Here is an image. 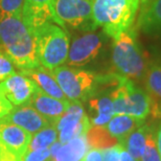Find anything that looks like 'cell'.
<instances>
[{
    "label": "cell",
    "mask_w": 161,
    "mask_h": 161,
    "mask_svg": "<svg viewBox=\"0 0 161 161\" xmlns=\"http://www.w3.org/2000/svg\"><path fill=\"white\" fill-rule=\"evenodd\" d=\"M82 161H104L103 150L89 149Z\"/></svg>",
    "instance_id": "29"
},
{
    "label": "cell",
    "mask_w": 161,
    "mask_h": 161,
    "mask_svg": "<svg viewBox=\"0 0 161 161\" xmlns=\"http://www.w3.org/2000/svg\"><path fill=\"white\" fill-rule=\"evenodd\" d=\"M144 124L143 119L127 114H114L106 128L112 136L117 138L121 143L134 130Z\"/></svg>",
    "instance_id": "18"
},
{
    "label": "cell",
    "mask_w": 161,
    "mask_h": 161,
    "mask_svg": "<svg viewBox=\"0 0 161 161\" xmlns=\"http://www.w3.org/2000/svg\"><path fill=\"white\" fill-rule=\"evenodd\" d=\"M33 135L22 128L0 120V153L21 161L27 152Z\"/></svg>",
    "instance_id": "10"
},
{
    "label": "cell",
    "mask_w": 161,
    "mask_h": 161,
    "mask_svg": "<svg viewBox=\"0 0 161 161\" xmlns=\"http://www.w3.org/2000/svg\"><path fill=\"white\" fill-rule=\"evenodd\" d=\"M69 104V101H61V99L51 97L37 88L28 106L33 107L38 113H40L51 125H54L60 119V117L66 112Z\"/></svg>",
    "instance_id": "14"
},
{
    "label": "cell",
    "mask_w": 161,
    "mask_h": 161,
    "mask_svg": "<svg viewBox=\"0 0 161 161\" xmlns=\"http://www.w3.org/2000/svg\"><path fill=\"white\" fill-rule=\"evenodd\" d=\"M155 0H139V2H141V5H147L150 4V3L154 2Z\"/></svg>",
    "instance_id": "33"
},
{
    "label": "cell",
    "mask_w": 161,
    "mask_h": 161,
    "mask_svg": "<svg viewBox=\"0 0 161 161\" xmlns=\"http://www.w3.org/2000/svg\"><path fill=\"white\" fill-rule=\"evenodd\" d=\"M112 64L117 73L131 80H140L147 71V60L137 40L135 28H130L113 40Z\"/></svg>",
    "instance_id": "4"
},
{
    "label": "cell",
    "mask_w": 161,
    "mask_h": 161,
    "mask_svg": "<svg viewBox=\"0 0 161 161\" xmlns=\"http://www.w3.org/2000/svg\"><path fill=\"white\" fill-rule=\"evenodd\" d=\"M51 157L50 149H39L35 151H28L25 153L21 161H45Z\"/></svg>",
    "instance_id": "26"
},
{
    "label": "cell",
    "mask_w": 161,
    "mask_h": 161,
    "mask_svg": "<svg viewBox=\"0 0 161 161\" xmlns=\"http://www.w3.org/2000/svg\"><path fill=\"white\" fill-rule=\"evenodd\" d=\"M143 80L150 98V114L154 118H161V65L153 64L147 67Z\"/></svg>",
    "instance_id": "16"
},
{
    "label": "cell",
    "mask_w": 161,
    "mask_h": 161,
    "mask_svg": "<svg viewBox=\"0 0 161 161\" xmlns=\"http://www.w3.org/2000/svg\"><path fill=\"white\" fill-rule=\"evenodd\" d=\"M54 23L75 31L97 30L92 20L91 0H53Z\"/></svg>",
    "instance_id": "7"
},
{
    "label": "cell",
    "mask_w": 161,
    "mask_h": 161,
    "mask_svg": "<svg viewBox=\"0 0 161 161\" xmlns=\"http://www.w3.org/2000/svg\"><path fill=\"white\" fill-rule=\"evenodd\" d=\"M153 125H141L139 128L134 130L125 139L120 143L125 147V151L133 157L135 160L139 161L141 155L143 153L144 147H146L147 136L152 130Z\"/></svg>",
    "instance_id": "20"
},
{
    "label": "cell",
    "mask_w": 161,
    "mask_h": 161,
    "mask_svg": "<svg viewBox=\"0 0 161 161\" xmlns=\"http://www.w3.org/2000/svg\"><path fill=\"white\" fill-rule=\"evenodd\" d=\"M119 161H137V160H135L133 157H132L130 154H129L127 151H125V147H124V149L121 150V152H120Z\"/></svg>",
    "instance_id": "30"
},
{
    "label": "cell",
    "mask_w": 161,
    "mask_h": 161,
    "mask_svg": "<svg viewBox=\"0 0 161 161\" xmlns=\"http://www.w3.org/2000/svg\"><path fill=\"white\" fill-rule=\"evenodd\" d=\"M16 72L15 65L8 57L0 53V83Z\"/></svg>",
    "instance_id": "25"
},
{
    "label": "cell",
    "mask_w": 161,
    "mask_h": 161,
    "mask_svg": "<svg viewBox=\"0 0 161 161\" xmlns=\"http://www.w3.org/2000/svg\"><path fill=\"white\" fill-rule=\"evenodd\" d=\"M25 0H0V19L22 14Z\"/></svg>",
    "instance_id": "24"
},
{
    "label": "cell",
    "mask_w": 161,
    "mask_h": 161,
    "mask_svg": "<svg viewBox=\"0 0 161 161\" xmlns=\"http://www.w3.org/2000/svg\"><path fill=\"white\" fill-rule=\"evenodd\" d=\"M45 161H53V160H51V159L49 158V159H47V160H45Z\"/></svg>",
    "instance_id": "34"
},
{
    "label": "cell",
    "mask_w": 161,
    "mask_h": 161,
    "mask_svg": "<svg viewBox=\"0 0 161 161\" xmlns=\"http://www.w3.org/2000/svg\"><path fill=\"white\" fill-rule=\"evenodd\" d=\"M122 149H124V147L119 143L115 147L103 150L104 161H119V156H120V152Z\"/></svg>",
    "instance_id": "27"
},
{
    "label": "cell",
    "mask_w": 161,
    "mask_h": 161,
    "mask_svg": "<svg viewBox=\"0 0 161 161\" xmlns=\"http://www.w3.org/2000/svg\"><path fill=\"white\" fill-rule=\"evenodd\" d=\"M53 3V0H25L21 18L31 31L46 22H54Z\"/></svg>",
    "instance_id": "13"
},
{
    "label": "cell",
    "mask_w": 161,
    "mask_h": 161,
    "mask_svg": "<svg viewBox=\"0 0 161 161\" xmlns=\"http://www.w3.org/2000/svg\"><path fill=\"white\" fill-rule=\"evenodd\" d=\"M0 161H18V160H16L15 158H13L11 156L6 155V154L0 153Z\"/></svg>",
    "instance_id": "32"
},
{
    "label": "cell",
    "mask_w": 161,
    "mask_h": 161,
    "mask_svg": "<svg viewBox=\"0 0 161 161\" xmlns=\"http://www.w3.org/2000/svg\"><path fill=\"white\" fill-rule=\"evenodd\" d=\"M139 161H161L160 154L157 149L156 143V131L155 128H152V130L147 136L146 147H144L143 153L141 155Z\"/></svg>",
    "instance_id": "23"
},
{
    "label": "cell",
    "mask_w": 161,
    "mask_h": 161,
    "mask_svg": "<svg viewBox=\"0 0 161 161\" xmlns=\"http://www.w3.org/2000/svg\"><path fill=\"white\" fill-rule=\"evenodd\" d=\"M106 38L107 36L103 31H80L70 40L66 65L80 68L93 62L101 53Z\"/></svg>",
    "instance_id": "8"
},
{
    "label": "cell",
    "mask_w": 161,
    "mask_h": 161,
    "mask_svg": "<svg viewBox=\"0 0 161 161\" xmlns=\"http://www.w3.org/2000/svg\"><path fill=\"white\" fill-rule=\"evenodd\" d=\"M86 139L90 149L106 150L119 144V140L109 133L106 127L91 125L86 134Z\"/></svg>",
    "instance_id": "21"
},
{
    "label": "cell",
    "mask_w": 161,
    "mask_h": 161,
    "mask_svg": "<svg viewBox=\"0 0 161 161\" xmlns=\"http://www.w3.org/2000/svg\"><path fill=\"white\" fill-rule=\"evenodd\" d=\"M13 110L12 103L8 101L0 87V119L5 117Z\"/></svg>",
    "instance_id": "28"
},
{
    "label": "cell",
    "mask_w": 161,
    "mask_h": 161,
    "mask_svg": "<svg viewBox=\"0 0 161 161\" xmlns=\"http://www.w3.org/2000/svg\"><path fill=\"white\" fill-rule=\"evenodd\" d=\"M20 72L33 80L37 88L45 94L61 99V101H68L58 84L57 80L54 79L51 70L44 68L43 66L40 65L36 68L20 70Z\"/></svg>",
    "instance_id": "15"
},
{
    "label": "cell",
    "mask_w": 161,
    "mask_h": 161,
    "mask_svg": "<svg viewBox=\"0 0 161 161\" xmlns=\"http://www.w3.org/2000/svg\"><path fill=\"white\" fill-rule=\"evenodd\" d=\"M0 53L19 70L40 66L36 39L20 16L0 19Z\"/></svg>",
    "instance_id": "1"
},
{
    "label": "cell",
    "mask_w": 161,
    "mask_h": 161,
    "mask_svg": "<svg viewBox=\"0 0 161 161\" xmlns=\"http://www.w3.org/2000/svg\"><path fill=\"white\" fill-rule=\"evenodd\" d=\"M91 1H92V0H91Z\"/></svg>",
    "instance_id": "35"
},
{
    "label": "cell",
    "mask_w": 161,
    "mask_h": 161,
    "mask_svg": "<svg viewBox=\"0 0 161 161\" xmlns=\"http://www.w3.org/2000/svg\"><path fill=\"white\" fill-rule=\"evenodd\" d=\"M58 139H59V133H58L57 128L54 125H50L33 135L27 152L28 151L50 147L54 142H57Z\"/></svg>",
    "instance_id": "22"
},
{
    "label": "cell",
    "mask_w": 161,
    "mask_h": 161,
    "mask_svg": "<svg viewBox=\"0 0 161 161\" xmlns=\"http://www.w3.org/2000/svg\"><path fill=\"white\" fill-rule=\"evenodd\" d=\"M0 120L18 125L31 135H35L51 125L46 118L28 105L16 107L15 109L13 108V110Z\"/></svg>",
    "instance_id": "12"
},
{
    "label": "cell",
    "mask_w": 161,
    "mask_h": 161,
    "mask_svg": "<svg viewBox=\"0 0 161 161\" xmlns=\"http://www.w3.org/2000/svg\"><path fill=\"white\" fill-rule=\"evenodd\" d=\"M139 0H92V20L108 38L116 39L130 30L139 8Z\"/></svg>",
    "instance_id": "2"
},
{
    "label": "cell",
    "mask_w": 161,
    "mask_h": 161,
    "mask_svg": "<svg viewBox=\"0 0 161 161\" xmlns=\"http://www.w3.org/2000/svg\"><path fill=\"white\" fill-rule=\"evenodd\" d=\"M114 114H127L146 120L151 105L147 92L133 80L121 76L119 84L112 91Z\"/></svg>",
    "instance_id": "6"
},
{
    "label": "cell",
    "mask_w": 161,
    "mask_h": 161,
    "mask_svg": "<svg viewBox=\"0 0 161 161\" xmlns=\"http://www.w3.org/2000/svg\"><path fill=\"white\" fill-rule=\"evenodd\" d=\"M51 71L67 99L80 104L97 91L103 80V75L67 65L57 67Z\"/></svg>",
    "instance_id": "5"
},
{
    "label": "cell",
    "mask_w": 161,
    "mask_h": 161,
    "mask_svg": "<svg viewBox=\"0 0 161 161\" xmlns=\"http://www.w3.org/2000/svg\"><path fill=\"white\" fill-rule=\"evenodd\" d=\"M0 87L12 105L16 107L30 104L37 90V86L33 80L20 71L15 72L2 80L0 83Z\"/></svg>",
    "instance_id": "11"
},
{
    "label": "cell",
    "mask_w": 161,
    "mask_h": 161,
    "mask_svg": "<svg viewBox=\"0 0 161 161\" xmlns=\"http://www.w3.org/2000/svg\"><path fill=\"white\" fill-rule=\"evenodd\" d=\"M89 146L86 139V135L73 138L67 143L61 144L58 149L53 161H82L87 152L89 151Z\"/></svg>",
    "instance_id": "19"
},
{
    "label": "cell",
    "mask_w": 161,
    "mask_h": 161,
    "mask_svg": "<svg viewBox=\"0 0 161 161\" xmlns=\"http://www.w3.org/2000/svg\"><path fill=\"white\" fill-rule=\"evenodd\" d=\"M136 27L147 35L161 33V0L141 5Z\"/></svg>",
    "instance_id": "17"
},
{
    "label": "cell",
    "mask_w": 161,
    "mask_h": 161,
    "mask_svg": "<svg viewBox=\"0 0 161 161\" xmlns=\"http://www.w3.org/2000/svg\"><path fill=\"white\" fill-rule=\"evenodd\" d=\"M54 127L59 133L58 141L64 144L73 138L86 135L91 124L83 105L80 103L70 102L69 107L56 122Z\"/></svg>",
    "instance_id": "9"
},
{
    "label": "cell",
    "mask_w": 161,
    "mask_h": 161,
    "mask_svg": "<svg viewBox=\"0 0 161 161\" xmlns=\"http://www.w3.org/2000/svg\"><path fill=\"white\" fill-rule=\"evenodd\" d=\"M156 143H157V149H158V152L161 157V125L159 127L158 132L156 133Z\"/></svg>",
    "instance_id": "31"
},
{
    "label": "cell",
    "mask_w": 161,
    "mask_h": 161,
    "mask_svg": "<svg viewBox=\"0 0 161 161\" xmlns=\"http://www.w3.org/2000/svg\"><path fill=\"white\" fill-rule=\"evenodd\" d=\"M31 33L36 39L38 59L41 66L53 70L66 63L70 46V36L66 28L49 21Z\"/></svg>",
    "instance_id": "3"
}]
</instances>
